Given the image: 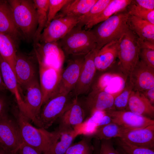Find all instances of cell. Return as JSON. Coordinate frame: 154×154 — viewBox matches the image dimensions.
<instances>
[{
    "label": "cell",
    "instance_id": "cell-8",
    "mask_svg": "<svg viewBox=\"0 0 154 154\" xmlns=\"http://www.w3.org/2000/svg\"><path fill=\"white\" fill-rule=\"evenodd\" d=\"M8 112L0 116L1 145L11 154H17L24 141L16 120Z\"/></svg>",
    "mask_w": 154,
    "mask_h": 154
},
{
    "label": "cell",
    "instance_id": "cell-29",
    "mask_svg": "<svg viewBox=\"0 0 154 154\" xmlns=\"http://www.w3.org/2000/svg\"><path fill=\"white\" fill-rule=\"evenodd\" d=\"M98 0H70L61 9L60 14L80 17L86 14Z\"/></svg>",
    "mask_w": 154,
    "mask_h": 154
},
{
    "label": "cell",
    "instance_id": "cell-15",
    "mask_svg": "<svg viewBox=\"0 0 154 154\" xmlns=\"http://www.w3.org/2000/svg\"><path fill=\"white\" fill-rule=\"evenodd\" d=\"M98 50L96 48L85 55L78 80L74 90L78 97L88 94L91 89L97 70L94 60Z\"/></svg>",
    "mask_w": 154,
    "mask_h": 154
},
{
    "label": "cell",
    "instance_id": "cell-36",
    "mask_svg": "<svg viewBox=\"0 0 154 154\" xmlns=\"http://www.w3.org/2000/svg\"><path fill=\"white\" fill-rule=\"evenodd\" d=\"M129 14L146 20L154 25V10H147L137 5L132 2L128 6Z\"/></svg>",
    "mask_w": 154,
    "mask_h": 154
},
{
    "label": "cell",
    "instance_id": "cell-48",
    "mask_svg": "<svg viewBox=\"0 0 154 154\" xmlns=\"http://www.w3.org/2000/svg\"></svg>",
    "mask_w": 154,
    "mask_h": 154
},
{
    "label": "cell",
    "instance_id": "cell-13",
    "mask_svg": "<svg viewBox=\"0 0 154 154\" xmlns=\"http://www.w3.org/2000/svg\"><path fill=\"white\" fill-rule=\"evenodd\" d=\"M37 59L38 66L39 82L43 96V105L57 93L62 70H57L46 64L39 59Z\"/></svg>",
    "mask_w": 154,
    "mask_h": 154
},
{
    "label": "cell",
    "instance_id": "cell-42",
    "mask_svg": "<svg viewBox=\"0 0 154 154\" xmlns=\"http://www.w3.org/2000/svg\"><path fill=\"white\" fill-rule=\"evenodd\" d=\"M132 2L137 5L144 9L149 10H154V0H135Z\"/></svg>",
    "mask_w": 154,
    "mask_h": 154
},
{
    "label": "cell",
    "instance_id": "cell-18",
    "mask_svg": "<svg viewBox=\"0 0 154 154\" xmlns=\"http://www.w3.org/2000/svg\"><path fill=\"white\" fill-rule=\"evenodd\" d=\"M0 32L9 36L17 46L20 40L24 38L16 24L7 1L0 0Z\"/></svg>",
    "mask_w": 154,
    "mask_h": 154
},
{
    "label": "cell",
    "instance_id": "cell-12",
    "mask_svg": "<svg viewBox=\"0 0 154 154\" xmlns=\"http://www.w3.org/2000/svg\"><path fill=\"white\" fill-rule=\"evenodd\" d=\"M34 52L37 59L57 70H63L66 56L57 42L34 44Z\"/></svg>",
    "mask_w": 154,
    "mask_h": 154
},
{
    "label": "cell",
    "instance_id": "cell-6",
    "mask_svg": "<svg viewBox=\"0 0 154 154\" xmlns=\"http://www.w3.org/2000/svg\"><path fill=\"white\" fill-rule=\"evenodd\" d=\"M137 38L129 29L119 40L117 65L126 79L139 60Z\"/></svg>",
    "mask_w": 154,
    "mask_h": 154
},
{
    "label": "cell",
    "instance_id": "cell-38",
    "mask_svg": "<svg viewBox=\"0 0 154 154\" xmlns=\"http://www.w3.org/2000/svg\"><path fill=\"white\" fill-rule=\"evenodd\" d=\"M139 58L149 67L154 69V50L149 48L140 49Z\"/></svg>",
    "mask_w": 154,
    "mask_h": 154
},
{
    "label": "cell",
    "instance_id": "cell-40",
    "mask_svg": "<svg viewBox=\"0 0 154 154\" xmlns=\"http://www.w3.org/2000/svg\"><path fill=\"white\" fill-rule=\"evenodd\" d=\"M18 153L19 154H42L37 150L24 142L20 147Z\"/></svg>",
    "mask_w": 154,
    "mask_h": 154
},
{
    "label": "cell",
    "instance_id": "cell-41",
    "mask_svg": "<svg viewBox=\"0 0 154 154\" xmlns=\"http://www.w3.org/2000/svg\"><path fill=\"white\" fill-rule=\"evenodd\" d=\"M5 93L0 92V116L8 111L9 101Z\"/></svg>",
    "mask_w": 154,
    "mask_h": 154
},
{
    "label": "cell",
    "instance_id": "cell-37",
    "mask_svg": "<svg viewBox=\"0 0 154 154\" xmlns=\"http://www.w3.org/2000/svg\"><path fill=\"white\" fill-rule=\"evenodd\" d=\"M69 0H49L47 22L46 27L54 18L57 13L61 10Z\"/></svg>",
    "mask_w": 154,
    "mask_h": 154
},
{
    "label": "cell",
    "instance_id": "cell-46",
    "mask_svg": "<svg viewBox=\"0 0 154 154\" xmlns=\"http://www.w3.org/2000/svg\"><path fill=\"white\" fill-rule=\"evenodd\" d=\"M0 154H11L0 144Z\"/></svg>",
    "mask_w": 154,
    "mask_h": 154
},
{
    "label": "cell",
    "instance_id": "cell-3",
    "mask_svg": "<svg viewBox=\"0 0 154 154\" xmlns=\"http://www.w3.org/2000/svg\"><path fill=\"white\" fill-rule=\"evenodd\" d=\"M129 14L125 10L116 13L97 25L92 30L96 41V49L100 50L107 44L119 40L128 30Z\"/></svg>",
    "mask_w": 154,
    "mask_h": 154
},
{
    "label": "cell",
    "instance_id": "cell-4",
    "mask_svg": "<svg viewBox=\"0 0 154 154\" xmlns=\"http://www.w3.org/2000/svg\"><path fill=\"white\" fill-rule=\"evenodd\" d=\"M57 42L65 56L85 55L97 47L91 30L82 29L78 25Z\"/></svg>",
    "mask_w": 154,
    "mask_h": 154
},
{
    "label": "cell",
    "instance_id": "cell-20",
    "mask_svg": "<svg viewBox=\"0 0 154 154\" xmlns=\"http://www.w3.org/2000/svg\"><path fill=\"white\" fill-rule=\"evenodd\" d=\"M120 138L135 145L154 149V124L127 131Z\"/></svg>",
    "mask_w": 154,
    "mask_h": 154
},
{
    "label": "cell",
    "instance_id": "cell-32",
    "mask_svg": "<svg viewBox=\"0 0 154 154\" xmlns=\"http://www.w3.org/2000/svg\"><path fill=\"white\" fill-rule=\"evenodd\" d=\"M92 139L89 135H85L80 141L70 146L65 154H93Z\"/></svg>",
    "mask_w": 154,
    "mask_h": 154
},
{
    "label": "cell",
    "instance_id": "cell-17",
    "mask_svg": "<svg viewBox=\"0 0 154 154\" xmlns=\"http://www.w3.org/2000/svg\"><path fill=\"white\" fill-rule=\"evenodd\" d=\"M133 90L141 92L154 88V69L139 60L128 77Z\"/></svg>",
    "mask_w": 154,
    "mask_h": 154
},
{
    "label": "cell",
    "instance_id": "cell-28",
    "mask_svg": "<svg viewBox=\"0 0 154 154\" xmlns=\"http://www.w3.org/2000/svg\"><path fill=\"white\" fill-rule=\"evenodd\" d=\"M17 48V46L9 36L0 32V55L9 65L14 72Z\"/></svg>",
    "mask_w": 154,
    "mask_h": 154
},
{
    "label": "cell",
    "instance_id": "cell-47",
    "mask_svg": "<svg viewBox=\"0 0 154 154\" xmlns=\"http://www.w3.org/2000/svg\"><path fill=\"white\" fill-rule=\"evenodd\" d=\"M0 144H1V141H0Z\"/></svg>",
    "mask_w": 154,
    "mask_h": 154
},
{
    "label": "cell",
    "instance_id": "cell-14",
    "mask_svg": "<svg viewBox=\"0 0 154 154\" xmlns=\"http://www.w3.org/2000/svg\"><path fill=\"white\" fill-rule=\"evenodd\" d=\"M70 56L72 57L62 70L56 94L69 93L74 90L78 80L85 55Z\"/></svg>",
    "mask_w": 154,
    "mask_h": 154
},
{
    "label": "cell",
    "instance_id": "cell-23",
    "mask_svg": "<svg viewBox=\"0 0 154 154\" xmlns=\"http://www.w3.org/2000/svg\"><path fill=\"white\" fill-rule=\"evenodd\" d=\"M0 68L3 82L14 96L19 109L23 112L24 104L15 73L9 65L0 55Z\"/></svg>",
    "mask_w": 154,
    "mask_h": 154
},
{
    "label": "cell",
    "instance_id": "cell-1",
    "mask_svg": "<svg viewBox=\"0 0 154 154\" xmlns=\"http://www.w3.org/2000/svg\"><path fill=\"white\" fill-rule=\"evenodd\" d=\"M12 113L19 127L24 142L34 147L42 154H46L51 145L54 131L49 132L32 126L29 119L17 106L12 108Z\"/></svg>",
    "mask_w": 154,
    "mask_h": 154
},
{
    "label": "cell",
    "instance_id": "cell-27",
    "mask_svg": "<svg viewBox=\"0 0 154 154\" xmlns=\"http://www.w3.org/2000/svg\"><path fill=\"white\" fill-rule=\"evenodd\" d=\"M129 131L130 130L111 122L97 127L95 131L89 136L92 138L100 140H108L120 138L125 133Z\"/></svg>",
    "mask_w": 154,
    "mask_h": 154
},
{
    "label": "cell",
    "instance_id": "cell-19",
    "mask_svg": "<svg viewBox=\"0 0 154 154\" xmlns=\"http://www.w3.org/2000/svg\"><path fill=\"white\" fill-rule=\"evenodd\" d=\"M86 118L85 112L78 97L58 120L59 121L58 128L74 129L83 123Z\"/></svg>",
    "mask_w": 154,
    "mask_h": 154
},
{
    "label": "cell",
    "instance_id": "cell-22",
    "mask_svg": "<svg viewBox=\"0 0 154 154\" xmlns=\"http://www.w3.org/2000/svg\"><path fill=\"white\" fill-rule=\"evenodd\" d=\"M54 134L50 148L46 154H65L74 140L80 135L75 129H66L58 128Z\"/></svg>",
    "mask_w": 154,
    "mask_h": 154
},
{
    "label": "cell",
    "instance_id": "cell-43",
    "mask_svg": "<svg viewBox=\"0 0 154 154\" xmlns=\"http://www.w3.org/2000/svg\"><path fill=\"white\" fill-rule=\"evenodd\" d=\"M137 42L140 49L146 48L154 50V43L148 41L141 40L138 38Z\"/></svg>",
    "mask_w": 154,
    "mask_h": 154
},
{
    "label": "cell",
    "instance_id": "cell-21",
    "mask_svg": "<svg viewBox=\"0 0 154 154\" xmlns=\"http://www.w3.org/2000/svg\"><path fill=\"white\" fill-rule=\"evenodd\" d=\"M119 40L112 41L96 52L94 62L97 70L104 71L112 67L118 58Z\"/></svg>",
    "mask_w": 154,
    "mask_h": 154
},
{
    "label": "cell",
    "instance_id": "cell-35",
    "mask_svg": "<svg viewBox=\"0 0 154 154\" xmlns=\"http://www.w3.org/2000/svg\"><path fill=\"white\" fill-rule=\"evenodd\" d=\"M121 76H124L122 74L117 72H110L104 73L96 80L94 79L90 90H95L104 91L114 79Z\"/></svg>",
    "mask_w": 154,
    "mask_h": 154
},
{
    "label": "cell",
    "instance_id": "cell-26",
    "mask_svg": "<svg viewBox=\"0 0 154 154\" xmlns=\"http://www.w3.org/2000/svg\"><path fill=\"white\" fill-rule=\"evenodd\" d=\"M131 0H111L110 2L98 16L85 25L88 30L105 21L114 14L125 10L131 3Z\"/></svg>",
    "mask_w": 154,
    "mask_h": 154
},
{
    "label": "cell",
    "instance_id": "cell-11",
    "mask_svg": "<svg viewBox=\"0 0 154 154\" xmlns=\"http://www.w3.org/2000/svg\"><path fill=\"white\" fill-rule=\"evenodd\" d=\"M37 64L34 52L29 55L17 51L14 72L20 88L37 78Z\"/></svg>",
    "mask_w": 154,
    "mask_h": 154
},
{
    "label": "cell",
    "instance_id": "cell-24",
    "mask_svg": "<svg viewBox=\"0 0 154 154\" xmlns=\"http://www.w3.org/2000/svg\"><path fill=\"white\" fill-rule=\"evenodd\" d=\"M126 110L153 119L154 106L141 92L132 90Z\"/></svg>",
    "mask_w": 154,
    "mask_h": 154
},
{
    "label": "cell",
    "instance_id": "cell-25",
    "mask_svg": "<svg viewBox=\"0 0 154 154\" xmlns=\"http://www.w3.org/2000/svg\"><path fill=\"white\" fill-rule=\"evenodd\" d=\"M127 23L129 29L139 38L154 43V25L146 20L129 15Z\"/></svg>",
    "mask_w": 154,
    "mask_h": 154
},
{
    "label": "cell",
    "instance_id": "cell-10",
    "mask_svg": "<svg viewBox=\"0 0 154 154\" xmlns=\"http://www.w3.org/2000/svg\"><path fill=\"white\" fill-rule=\"evenodd\" d=\"M122 89L113 93L91 90L84 100H80L85 112L86 118L90 117L97 111L115 110L114 106V99Z\"/></svg>",
    "mask_w": 154,
    "mask_h": 154
},
{
    "label": "cell",
    "instance_id": "cell-5",
    "mask_svg": "<svg viewBox=\"0 0 154 154\" xmlns=\"http://www.w3.org/2000/svg\"><path fill=\"white\" fill-rule=\"evenodd\" d=\"M16 24L23 37L28 40L33 39L37 29L36 10L33 0H9Z\"/></svg>",
    "mask_w": 154,
    "mask_h": 154
},
{
    "label": "cell",
    "instance_id": "cell-16",
    "mask_svg": "<svg viewBox=\"0 0 154 154\" xmlns=\"http://www.w3.org/2000/svg\"><path fill=\"white\" fill-rule=\"evenodd\" d=\"M111 122L130 130L143 128L154 124V120L128 110H111L105 112Z\"/></svg>",
    "mask_w": 154,
    "mask_h": 154
},
{
    "label": "cell",
    "instance_id": "cell-7",
    "mask_svg": "<svg viewBox=\"0 0 154 154\" xmlns=\"http://www.w3.org/2000/svg\"><path fill=\"white\" fill-rule=\"evenodd\" d=\"M80 21V17L60 13L44 28L40 35L39 42H57L64 37Z\"/></svg>",
    "mask_w": 154,
    "mask_h": 154
},
{
    "label": "cell",
    "instance_id": "cell-31",
    "mask_svg": "<svg viewBox=\"0 0 154 154\" xmlns=\"http://www.w3.org/2000/svg\"><path fill=\"white\" fill-rule=\"evenodd\" d=\"M117 149L122 154H154V149L130 144L120 138H115Z\"/></svg>",
    "mask_w": 154,
    "mask_h": 154
},
{
    "label": "cell",
    "instance_id": "cell-39",
    "mask_svg": "<svg viewBox=\"0 0 154 154\" xmlns=\"http://www.w3.org/2000/svg\"><path fill=\"white\" fill-rule=\"evenodd\" d=\"M111 139L100 140L98 154H122L114 147Z\"/></svg>",
    "mask_w": 154,
    "mask_h": 154
},
{
    "label": "cell",
    "instance_id": "cell-2",
    "mask_svg": "<svg viewBox=\"0 0 154 154\" xmlns=\"http://www.w3.org/2000/svg\"><path fill=\"white\" fill-rule=\"evenodd\" d=\"M77 98L74 90L68 94H55L42 105L39 114L32 122L39 128H48L58 119Z\"/></svg>",
    "mask_w": 154,
    "mask_h": 154
},
{
    "label": "cell",
    "instance_id": "cell-34",
    "mask_svg": "<svg viewBox=\"0 0 154 154\" xmlns=\"http://www.w3.org/2000/svg\"><path fill=\"white\" fill-rule=\"evenodd\" d=\"M111 1L98 0L86 14L80 17L79 22L77 25L82 27L84 26L99 14Z\"/></svg>",
    "mask_w": 154,
    "mask_h": 154
},
{
    "label": "cell",
    "instance_id": "cell-33",
    "mask_svg": "<svg viewBox=\"0 0 154 154\" xmlns=\"http://www.w3.org/2000/svg\"><path fill=\"white\" fill-rule=\"evenodd\" d=\"M133 90V86L128 78L122 91L114 99V106L116 110H127L130 95Z\"/></svg>",
    "mask_w": 154,
    "mask_h": 154
},
{
    "label": "cell",
    "instance_id": "cell-44",
    "mask_svg": "<svg viewBox=\"0 0 154 154\" xmlns=\"http://www.w3.org/2000/svg\"><path fill=\"white\" fill-rule=\"evenodd\" d=\"M141 92L149 100L151 103L154 104V88L148 89Z\"/></svg>",
    "mask_w": 154,
    "mask_h": 154
},
{
    "label": "cell",
    "instance_id": "cell-30",
    "mask_svg": "<svg viewBox=\"0 0 154 154\" xmlns=\"http://www.w3.org/2000/svg\"><path fill=\"white\" fill-rule=\"evenodd\" d=\"M37 11L38 27L33 40L34 44L39 42L40 35L46 26L49 0H33Z\"/></svg>",
    "mask_w": 154,
    "mask_h": 154
},
{
    "label": "cell",
    "instance_id": "cell-45",
    "mask_svg": "<svg viewBox=\"0 0 154 154\" xmlns=\"http://www.w3.org/2000/svg\"><path fill=\"white\" fill-rule=\"evenodd\" d=\"M8 90L3 80L0 68V92H5Z\"/></svg>",
    "mask_w": 154,
    "mask_h": 154
},
{
    "label": "cell",
    "instance_id": "cell-9",
    "mask_svg": "<svg viewBox=\"0 0 154 154\" xmlns=\"http://www.w3.org/2000/svg\"><path fill=\"white\" fill-rule=\"evenodd\" d=\"M23 100V113L33 122L39 114L43 103V96L38 78L20 88Z\"/></svg>",
    "mask_w": 154,
    "mask_h": 154
}]
</instances>
